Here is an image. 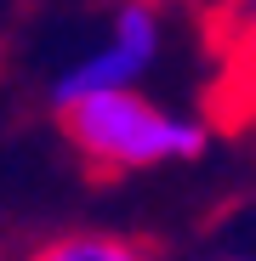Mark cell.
Returning a JSON list of instances; mask_svg holds the SVG:
<instances>
[{"mask_svg":"<svg viewBox=\"0 0 256 261\" xmlns=\"http://www.w3.org/2000/svg\"><path fill=\"white\" fill-rule=\"evenodd\" d=\"M57 130L74 148V159L91 170V176H103V182L205 153V125L159 108L154 97L137 91V85L57 102Z\"/></svg>","mask_w":256,"mask_h":261,"instance_id":"6da1fadb","label":"cell"},{"mask_svg":"<svg viewBox=\"0 0 256 261\" xmlns=\"http://www.w3.org/2000/svg\"><path fill=\"white\" fill-rule=\"evenodd\" d=\"M159 57V6L154 0H120L114 17H108V40L91 46L63 80L52 102H68V97H91V91H125L148 74V63Z\"/></svg>","mask_w":256,"mask_h":261,"instance_id":"7a4b0ae2","label":"cell"},{"mask_svg":"<svg viewBox=\"0 0 256 261\" xmlns=\"http://www.w3.org/2000/svg\"><path fill=\"white\" fill-rule=\"evenodd\" d=\"M217 74L205 85V119L217 130H250L256 125V29L211 46Z\"/></svg>","mask_w":256,"mask_h":261,"instance_id":"3957f363","label":"cell"},{"mask_svg":"<svg viewBox=\"0 0 256 261\" xmlns=\"http://www.w3.org/2000/svg\"><path fill=\"white\" fill-rule=\"evenodd\" d=\"M29 261H159V250L125 233H57L34 244Z\"/></svg>","mask_w":256,"mask_h":261,"instance_id":"277c9868","label":"cell"},{"mask_svg":"<svg viewBox=\"0 0 256 261\" xmlns=\"http://www.w3.org/2000/svg\"><path fill=\"white\" fill-rule=\"evenodd\" d=\"M245 29H256V0H211L205 6V40L211 46L245 34Z\"/></svg>","mask_w":256,"mask_h":261,"instance_id":"5b68a950","label":"cell"},{"mask_svg":"<svg viewBox=\"0 0 256 261\" xmlns=\"http://www.w3.org/2000/svg\"><path fill=\"white\" fill-rule=\"evenodd\" d=\"M228 261H239V255H228Z\"/></svg>","mask_w":256,"mask_h":261,"instance_id":"8992f818","label":"cell"}]
</instances>
